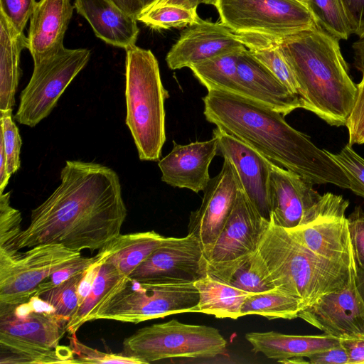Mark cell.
I'll return each mask as SVG.
<instances>
[{
	"instance_id": "obj_31",
	"label": "cell",
	"mask_w": 364,
	"mask_h": 364,
	"mask_svg": "<svg viewBox=\"0 0 364 364\" xmlns=\"http://www.w3.org/2000/svg\"><path fill=\"white\" fill-rule=\"evenodd\" d=\"M304 307L303 301L276 288L250 294L241 310V316L259 315L269 320L294 319Z\"/></svg>"
},
{
	"instance_id": "obj_45",
	"label": "cell",
	"mask_w": 364,
	"mask_h": 364,
	"mask_svg": "<svg viewBox=\"0 0 364 364\" xmlns=\"http://www.w3.org/2000/svg\"><path fill=\"white\" fill-rule=\"evenodd\" d=\"M306 358L311 364H349L348 355L341 343L312 353Z\"/></svg>"
},
{
	"instance_id": "obj_10",
	"label": "cell",
	"mask_w": 364,
	"mask_h": 364,
	"mask_svg": "<svg viewBox=\"0 0 364 364\" xmlns=\"http://www.w3.org/2000/svg\"><path fill=\"white\" fill-rule=\"evenodd\" d=\"M81 256L60 244H43L20 252L0 250V303L18 305L35 295L39 284Z\"/></svg>"
},
{
	"instance_id": "obj_42",
	"label": "cell",
	"mask_w": 364,
	"mask_h": 364,
	"mask_svg": "<svg viewBox=\"0 0 364 364\" xmlns=\"http://www.w3.org/2000/svg\"><path fill=\"white\" fill-rule=\"evenodd\" d=\"M359 84L357 85V95L347 119L346 126L348 131V144H364V71Z\"/></svg>"
},
{
	"instance_id": "obj_26",
	"label": "cell",
	"mask_w": 364,
	"mask_h": 364,
	"mask_svg": "<svg viewBox=\"0 0 364 364\" xmlns=\"http://www.w3.org/2000/svg\"><path fill=\"white\" fill-rule=\"evenodd\" d=\"M166 237L155 231L119 234L99 250L102 261L124 277L129 275L162 243Z\"/></svg>"
},
{
	"instance_id": "obj_34",
	"label": "cell",
	"mask_w": 364,
	"mask_h": 364,
	"mask_svg": "<svg viewBox=\"0 0 364 364\" xmlns=\"http://www.w3.org/2000/svg\"><path fill=\"white\" fill-rule=\"evenodd\" d=\"M308 9L317 25L338 40L352 34L341 0H308Z\"/></svg>"
},
{
	"instance_id": "obj_52",
	"label": "cell",
	"mask_w": 364,
	"mask_h": 364,
	"mask_svg": "<svg viewBox=\"0 0 364 364\" xmlns=\"http://www.w3.org/2000/svg\"><path fill=\"white\" fill-rule=\"evenodd\" d=\"M156 0H140L142 6L144 8L151 5L154 2H155Z\"/></svg>"
},
{
	"instance_id": "obj_20",
	"label": "cell",
	"mask_w": 364,
	"mask_h": 364,
	"mask_svg": "<svg viewBox=\"0 0 364 364\" xmlns=\"http://www.w3.org/2000/svg\"><path fill=\"white\" fill-rule=\"evenodd\" d=\"M171 152L161 159L158 166L161 181L168 185L198 193L208 186L209 166L218 154V141L213 136L206 141L178 144L173 141Z\"/></svg>"
},
{
	"instance_id": "obj_19",
	"label": "cell",
	"mask_w": 364,
	"mask_h": 364,
	"mask_svg": "<svg viewBox=\"0 0 364 364\" xmlns=\"http://www.w3.org/2000/svg\"><path fill=\"white\" fill-rule=\"evenodd\" d=\"M239 36L222 23L202 20L184 30L166 55L171 70L181 69L245 48Z\"/></svg>"
},
{
	"instance_id": "obj_50",
	"label": "cell",
	"mask_w": 364,
	"mask_h": 364,
	"mask_svg": "<svg viewBox=\"0 0 364 364\" xmlns=\"http://www.w3.org/2000/svg\"><path fill=\"white\" fill-rule=\"evenodd\" d=\"M11 176L7 169L6 157L4 146L0 141V193L4 192Z\"/></svg>"
},
{
	"instance_id": "obj_8",
	"label": "cell",
	"mask_w": 364,
	"mask_h": 364,
	"mask_svg": "<svg viewBox=\"0 0 364 364\" xmlns=\"http://www.w3.org/2000/svg\"><path fill=\"white\" fill-rule=\"evenodd\" d=\"M215 7L221 23L237 34L277 38L318 26L296 0H218Z\"/></svg>"
},
{
	"instance_id": "obj_17",
	"label": "cell",
	"mask_w": 364,
	"mask_h": 364,
	"mask_svg": "<svg viewBox=\"0 0 364 364\" xmlns=\"http://www.w3.org/2000/svg\"><path fill=\"white\" fill-rule=\"evenodd\" d=\"M213 136L218 141V153L233 164L242 189L259 215L269 221L271 162L255 149L216 127Z\"/></svg>"
},
{
	"instance_id": "obj_12",
	"label": "cell",
	"mask_w": 364,
	"mask_h": 364,
	"mask_svg": "<svg viewBox=\"0 0 364 364\" xmlns=\"http://www.w3.org/2000/svg\"><path fill=\"white\" fill-rule=\"evenodd\" d=\"M207 275L202 245L188 233L183 237H165L128 277L142 282L183 284L194 283Z\"/></svg>"
},
{
	"instance_id": "obj_27",
	"label": "cell",
	"mask_w": 364,
	"mask_h": 364,
	"mask_svg": "<svg viewBox=\"0 0 364 364\" xmlns=\"http://www.w3.org/2000/svg\"><path fill=\"white\" fill-rule=\"evenodd\" d=\"M26 37L17 33L0 14V112L14 109L21 75L20 55Z\"/></svg>"
},
{
	"instance_id": "obj_41",
	"label": "cell",
	"mask_w": 364,
	"mask_h": 364,
	"mask_svg": "<svg viewBox=\"0 0 364 364\" xmlns=\"http://www.w3.org/2000/svg\"><path fill=\"white\" fill-rule=\"evenodd\" d=\"M36 0H0V14L20 34L30 18Z\"/></svg>"
},
{
	"instance_id": "obj_37",
	"label": "cell",
	"mask_w": 364,
	"mask_h": 364,
	"mask_svg": "<svg viewBox=\"0 0 364 364\" xmlns=\"http://www.w3.org/2000/svg\"><path fill=\"white\" fill-rule=\"evenodd\" d=\"M12 110L0 112V141L4 146L7 169L11 176L20 168V152L22 145L18 129L12 119Z\"/></svg>"
},
{
	"instance_id": "obj_1",
	"label": "cell",
	"mask_w": 364,
	"mask_h": 364,
	"mask_svg": "<svg viewBox=\"0 0 364 364\" xmlns=\"http://www.w3.org/2000/svg\"><path fill=\"white\" fill-rule=\"evenodd\" d=\"M60 183L32 210L14 242L20 250L60 244L72 250H100L120 234L127 217L118 174L95 162L66 161Z\"/></svg>"
},
{
	"instance_id": "obj_47",
	"label": "cell",
	"mask_w": 364,
	"mask_h": 364,
	"mask_svg": "<svg viewBox=\"0 0 364 364\" xmlns=\"http://www.w3.org/2000/svg\"><path fill=\"white\" fill-rule=\"evenodd\" d=\"M120 9L136 18L144 9L140 0H110Z\"/></svg>"
},
{
	"instance_id": "obj_4",
	"label": "cell",
	"mask_w": 364,
	"mask_h": 364,
	"mask_svg": "<svg viewBox=\"0 0 364 364\" xmlns=\"http://www.w3.org/2000/svg\"><path fill=\"white\" fill-rule=\"evenodd\" d=\"M274 288L301 299L304 307L344 287L355 269L321 257L272 220L257 250Z\"/></svg>"
},
{
	"instance_id": "obj_3",
	"label": "cell",
	"mask_w": 364,
	"mask_h": 364,
	"mask_svg": "<svg viewBox=\"0 0 364 364\" xmlns=\"http://www.w3.org/2000/svg\"><path fill=\"white\" fill-rule=\"evenodd\" d=\"M268 38L279 48L295 75L301 108L331 126H346L357 85L349 76L338 39L318 26Z\"/></svg>"
},
{
	"instance_id": "obj_15",
	"label": "cell",
	"mask_w": 364,
	"mask_h": 364,
	"mask_svg": "<svg viewBox=\"0 0 364 364\" xmlns=\"http://www.w3.org/2000/svg\"><path fill=\"white\" fill-rule=\"evenodd\" d=\"M41 299L33 296L25 303H0V335L23 343L55 349L66 331L68 321L56 315L51 306L37 308Z\"/></svg>"
},
{
	"instance_id": "obj_14",
	"label": "cell",
	"mask_w": 364,
	"mask_h": 364,
	"mask_svg": "<svg viewBox=\"0 0 364 364\" xmlns=\"http://www.w3.org/2000/svg\"><path fill=\"white\" fill-rule=\"evenodd\" d=\"M298 317L338 338H364V302L355 275L343 288L328 292L304 307Z\"/></svg>"
},
{
	"instance_id": "obj_44",
	"label": "cell",
	"mask_w": 364,
	"mask_h": 364,
	"mask_svg": "<svg viewBox=\"0 0 364 364\" xmlns=\"http://www.w3.org/2000/svg\"><path fill=\"white\" fill-rule=\"evenodd\" d=\"M352 34L364 33V0H341Z\"/></svg>"
},
{
	"instance_id": "obj_35",
	"label": "cell",
	"mask_w": 364,
	"mask_h": 364,
	"mask_svg": "<svg viewBox=\"0 0 364 364\" xmlns=\"http://www.w3.org/2000/svg\"><path fill=\"white\" fill-rule=\"evenodd\" d=\"M85 272V270L79 272L58 286L36 296L50 305L56 315L68 321L79 306L77 291Z\"/></svg>"
},
{
	"instance_id": "obj_9",
	"label": "cell",
	"mask_w": 364,
	"mask_h": 364,
	"mask_svg": "<svg viewBox=\"0 0 364 364\" xmlns=\"http://www.w3.org/2000/svg\"><path fill=\"white\" fill-rule=\"evenodd\" d=\"M90 56L91 51L87 48L64 47L33 64L31 77L21 93L15 119L21 124L33 127L47 117Z\"/></svg>"
},
{
	"instance_id": "obj_32",
	"label": "cell",
	"mask_w": 364,
	"mask_h": 364,
	"mask_svg": "<svg viewBox=\"0 0 364 364\" xmlns=\"http://www.w3.org/2000/svg\"><path fill=\"white\" fill-rule=\"evenodd\" d=\"M124 277H127L123 276L114 265L102 259L90 291L78 306L73 317L68 321L66 331L70 334L76 333L77 331L88 321L90 315L102 301Z\"/></svg>"
},
{
	"instance_id": "obj_5",
	"label": "cell",
	"mask_w": 364,
	"mask_h": 364,
	"mask_svg": "<svg viewBox=\"0 0 364 364\" xmlns=\"http://www.w3.org/2000/svg\"><path fill=\"white\" fill-rule=\"evenodd\" d=\"M126 124L141 161H158L166 141L164 102L169 97L150 50L126 49Z\"/></svg>"
},
{
	"instance_id": "obj_25",
	"label": "cell",
	"mask_w": 364,
	"mask_h": 364,
	"mask_svg": "<svg viewBox=\"0 0 364 364\" xmlns=\"http://www.w3.org/2000/svg\"><path fill=\"white\" fill-rule=\"evenodd\" d=\"M207 274L250 294L274 289L257 250L228 261L207 262Z\"/></svg>"
},
{
	"instance_id": "obj_23",
	"label": "cell",
	"mask_w": 364,
	"mask_h": 364,
	"mask_svg": "<svg viewBox=\"0 0 364 364\" xmlns=\"http://www.w3.org/2000/svg\"><path fill=\"white\" fill-rule=\"evenodd\" d=\"M74 7L106 43L125 50L135 46L139 33L136 18L110 0H75Z\"/></svg>"
},
{
	"instance_id": "obj_36",
	"label": "cell",
	"mask_w": 364,
	"mask_h": 364,
	"mask_svg": "<svg viewBox=\"0 0 364 364\" xmlns=\"http://www.w3.org/2000/svg\"><path fill=\"white\" fill-rule=\"evenodd\" d=\"M11 192L0 193V250L16 252L14 242L21 232V213L10 204Z\"/></svg>"
},
{
	"instance_id": "obj_30",
	"label": "cell",
	"mask_w": 364,
	"mask_h": 364,
	"mask_svg": "<svg viewBox=\"0 0 364 364\" xmlns=\"http://www.w3.org/2000/svg\"><path fill=\"white\" fill-rule=\"evenodd\" d=\"M78 363L70 347L48 349L0 335V364Z\"/></svg>"
},
{
	"instance_id": "obj_13",
	"label": "cell",
	"mask_w": 364,
	"mask_h": 364,
	"mask_svg": "<svg viewBox=\"0 0 364 364\" xmlns=\"http://www.w3.org/2000/svg\"><path fill=\"white\" fill-rule=\"evenodd\" d=\"M348 200L336 195L333 201L309 223L286 229L313 253L355 269L348 219Z\"/></svg>"
},
{
	"instance_id": "obj_18",
	"label": "cell",
	"mask_w": 364,
	"mask_h": 364,
	"mask_svg": "<svg viewBox=\"0 0 364 364\" xmlns=\"http://www.w3.org/2000/svg\"><path fill=\"white\" fill-rule=\"evenodd\" d=\"M269 223L259 215L241 187L218 240L203 250L207 262L228 261L255 252Z\"/></svg>"
},
{
	"instance_id": "obj_29",
	"label": "cell",
	"mask_w": 364,
	"mask_h": 364,
	"mask_svg": "<svg viewBox=\"0 0 364 364\" xmlns=\"http://www.w3.org/2000/svg\"><path fill=\"white\" fill-rule=\"evenodd\" d=\"M240 51L207 59L189 68L208 91L220 90L245 97V91L240 84L237 69Z\"/></svg>"
},
{
	"instance_id": "obj_46",
	"label": "cell",
	"mask_w": 364,
	"mask_h": 364,
	"mask_svg": "<svg viewBox=\"0 0 364 364\" xmlns=\"http://www.w3.org/2000/svg\"><path fill=\"white\" fill-rule=\"evenodd\" d=\"M340 343L348 355L349 364L364 363V338H341Z\"/></svg>"
},
{
	"instance_id": "obj_11",
	"label": "cell",
	"mask_w": 364,
	"mask_h": 364,
	"mask_svg": "<svg viewBox=\"0 0 364 364\" xmlns=\"http://www.w3.org/2000/svg\"><path fill=\"white\" fill-rule=\"evenodd\" d=\"M313 185L301 176L271 162L270 220L278 226L291 229L314 218L336 195L331 193L321 195L314 189Z\"/></svg>"
},
{
	"instance_id": "obj_48",
	"label": "cell",
	"mask_w": 364,
	"mask_h": 364,
	"mask_svg": "<svg viewBox=\"0 0 364 364\" xmlns=\"http://www.w3.org/2000/svg\"><path fill=\"white\" fill-rule=\"evenodd\" d=\"M218 0H156L153 4H170L178 5L186 9H197L200 4L217 6Z\"/></svg>"
},
{
	"instance_id": "obj_40",
	"label": "cell",
	"mask_w": 364,
	"mask_h": 364,
	"mask_svg": "<svg viewBox=\"0 0 364 364\" xmlns=\"http://www.w3.org/2000/svg\"><path fill=\"white\" fill-rule=\"evenodd\" d=\"M101 258L102 255L100 252L94 257H85L80 256L75 258L65 266L55 271L48 278L42 282L38 287L34 296L38 295L42 291L53 288L66 281L73 275L86 270Z\"/></svg>"
},
{
	"instance_id": "obj_21",
	"label": "cell",
	"mask_w": 364,
	"mask_h": 364,
	"mask_svg": "<svg viewBox=\"0 0 364 364\" xmlns=\"http://www.w3.org/2000/svg\"><path fill=\"white\" fill-rule=\"evenodd\" d=\"M73 6L70 0H40L30 16L27 48L36 64L64 48Z\"/></svg>"
},
{
	"instance_id": "obj_2",
	"label": "cell",
	"mask_w": 364,
	"mask_h": 364,
	"mask_svg": "<svg viewBox=\"0 0 364 364\" xmlns=\"http://www.w3.org/2000/svg\"><path fill=\"white\" fill-rule=\"evenodd\" d=\"M206 120L248 144L274 164L314 184L349 188V180L326 150L291 127L284 116L248 97L208 90L203 98Z\"/></svg>"
},
{
	"instance_id": "obj_43",
	"label": "cell",
	"mask_w": 364,
	"mask_h": 364,
	"mask_svg": "<svg viewBox=\"0 0 364 364\" xmlns=\"http://www.w3.org/2000/svg\"><path fill=\"white\" fill-rule=\"evenodd\" d=\"M347 219L355 269L364 271V210L357 206Z\"/></svg>"
},
{
	"instance_id": "obj_7",
	"label": "cell",
	"mask_w": 364,
	"mask_h": 364,
	"mask_svg": "<svg viewBox=\"0 0 364 364\" xmlns=\"http://www.w3.org/2000/svg\"><path fill=\"white\" fill-rule=\"evenodd\" d=\"M226 346L215 328L172 319L139 328L124 340L121 353L141 364L175 358L210 359L223 354Z\"/></svg>"
},
{
	"instance_id": "obj_22",
	"label": "cell",
	"mask_w": 364,
	"mask_h": 364,
	"mask_svg": "<svg viewBox=\"0 0 364 364\" xmlns=\"http://www.w3.org/2000/svg\"><path fill=\"white\" fill-rule=\"evenodd\" d=\"M237 69L245 97L252 99L284 116L301 108L299 97L290 92L247 48L238 55Z\"/></svg>"
},
{
	"instance_id": "obj_51",
	"label": "cell",
	"mask_w": 364,
	"mask_h": 364,
	"mask_svg": "<svg viewBox=\"0 0 364 364\" xmlns=\"http://www.w3.org/2000/svg\"><path fill=\"white\" fill-rule=\"evenodd\" d=\"M355 282L357 289L364 302V271L355 269Z\"/></svg>"
},
{
	"instance_id": "obj_39",
	"label": "cell",
	"mask_w": 364,
	"mask_h": 364,
	"mask_svg": "<svg viewBox=\"0 0 364 364\" xmlns=\"http://www.w3.org/2000/svg\"><path fill=\"white\" fill-rule=\"evenodd\" d=\"M70 348L78 363H124L141 364L138 360L127 357L122 353L114 354L100 351L90 348L80 341L76 337V333L71 334L69 338Z\"/></svg>"
},
{
	"instance_id": "obj_53",
	"label": "cell",
	"mask_w": 364,
	"mask_h": 364,
	"mask_svg": "<svg viewBox=\"0 0 364 364\" xmlns=\"http://www.w3.org/2000/svg\"><path fill=\"white\" fill-rule=\"evenodd\" d=\"M308 8V0H296Z\"/></svg>"
},
{
	"instance_id": "obj_49",
	"label": "cell",
	"mask_w": 364,
	"mask_h": 364,
	"mask_svg": "<svg viewBox=\"0 0 364 364\" xmlns=\"http://www.w3.org/2000/svg\"><path fill=\"white\" fill-rule=\"evenodd\" d=\"M354 51V65L360 72L364 71V33L352 45Z\"/></svg>"
},
{
	"instance_id": "obj_6",
	"label": "cell",
	"mask_w": 364,
	"mask_h": 364,
	"mask_svg": "<svg viewBox=\"0 0 364 364\" xmlns=\"http://www.w3.org/2000/svg\"><path fill=\"white\" fill-rule=\"evenodd\" d=\"M199 293L194 283H161L124 279L88 318L138 323L182 314L197 313Z\"/></svg>"
},
{
	"instance_id": "obj_33",
	"label": "cell",
	"mask_w": 364,
	"mask_h": 364,
	"mask_svg": "<svg viewBox=\"0 0 364 364\" xmlns=\"http://www.w3.org/2000/svg\"><path fill=\"white\" fill-rule=\"evenodd\" d=\"M196 9L170 4H152L144 8L136 20L154 29H168L193 25L200 21Z\"/></svg>"
},
{
	"instance_id": "obj_28",
	"label": "cell",
	"mask_w": 364,
	"mask_h": 364,
	"mask_svg": "<svg viewBox=\"0 0 364 364\" xmlns=\"http://www.w3.org/2000/svg\"><path fill=\"white\" fill-rule=\"evenodd\" d=\"M199 293L197 313L218 318L237 319L246 298L250 294L208 275L194 282Z\"/></svg>"
},
{
	"instance_id": "obj_24",
	"label": "cell",
	"mask_w": 364,
	"mask_h": 364,
	"mask_svg": "<svg viewBox=\"0 0 364 364\" xmlns=\"http://www.w3.org/2000/svg\"><path fill=\"white\" fill-rule=\"evenodd\" d=\"M245 338L255 353L281 362L284 360L303 357L340 345L341 339L327 334L289 335L276 331L250 332Z\"/></svg>"
},
{
	"instance_id": "obj_16",
	"label": "cell",
	"mask_w": 364,
	"mask_h": 364,
	"mask_svg": "<svg viewBox=\"0 0 364 364\" xmlns=\"http://www.w3.org/2000/svg\"><path fill=\"white\" fill-rule=\"evenodd\" d=\"M223 159L220 171L210 178L200 207L191 212L189 218L188 233L199 240L203 250L218 240L241 188L233 164Z\"/></svg>"
},
{
	"instance_id": "obj_38",
	"label": "cell",
	"mask_w": 364,
	"mask_h": 364,
	"mask_svg": "<svg viewBox=\"0 0 364 364\" xmlns=\"http://www.w3.org/2000/svg\"><path fill=\"white\" fill-rule=\"evenodd\" d=\"M326 151L343 169L349 180V188L356 195L364 198V159L349 144L338 153Z\"/></svg>"
}]
</instances>
